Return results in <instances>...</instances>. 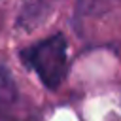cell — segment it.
<instances>
[{"label": "cell", "instance_id": "obj_1", "mask_svg": "<svg viewBox=\"0 0 121 121\" xmlns=\"http://www.w3.org/2000/svg\"><path fill=\"white\" fill-rule=\"evenodd\" d=\"M21 59L30 70L38 74L40 81L47 89H57L68 70L66 40L62 34L45 38L21 51Z\"/></svg>", "mask_w": 121, "mask_h": 121}, {"label": "cell", "instance_id": "obj_2", "mask_svg": "<svg viewBox=\"0 0 121 121\" xmlns=\"http://www.w3.org/2000/svg\"><path fill=\"white\" fill-rule=\"evenodd\" d=\"M17 98V85L8 66L0 60V112L8 110Z\"/></svg>", "mask_w": 121, "mask_h": 121}]
</instances>
